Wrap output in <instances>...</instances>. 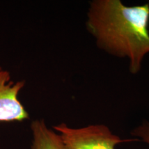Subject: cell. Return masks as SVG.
Returning <instances> with one entry per match:
<instances>
[{
  "instance_id": "6da1fadb",
  "label": "cell",
  "mask_w": 149,
  "mask_h": 149,
  "mask_svg": "<svg viewBox=\"0 0 149 149\" xmlns=\"http://www.w3.org/2000/svg\"><path fill=\"white\" fill-rule=\"evenodd\" d=\"M149 4L127 6L120 0H94L87 13L86 28L102 50L129 61L137 73L149 53Z\"/></svg>"
},
{
  "instance_id": "7a4b0ae2",
  "label": "cell",
  "mask_w": 149,
  "mask_h": 149,
  "mask_svg": "<svg viewBox=\"0 0 149 149\" xmlns=\"http://www.w3.org/2000/svg\"><path fill=\"white\" fill-rule=\"evenodd\" d=\"M59 133L65 149H115L122 140L107 126L93 124L82 128H71L66 124L54 126Z\"/></svg>"
},
{
  "instance_id": "3957f363",
  "label": "cell",
  "mask_w": 149,
  "mask_h": 149,
  "mask_svg": "<svg viewBox=\"0 0 149 149\" xmlns=\"http://www.w3.org/2000/svg\"><path fill=\"white\" fill-rule=\"evenodd\" d=\"M24 85V81H13L10 73L0 66V122H22L29 118L18 98Z\"/></svg>"
},
{
  "instance_id": "277c9868",
  "label": "cell",
  "mask_w": 149,
  "mask_h": 149,
  "mask_svg": "<svg viewBox=\"0 0 149 149\" xmlns=\"http://www.w3.org/2000/svg\"><path fill=\"white\" fill-rule=\"evenodd\" d=\"M33 142L31 149H65L59 134L50 129L43 120H36L31 124Z\"/></svg>"
},
{
  "instance_id": "5b68a950",
  "label": "cell",
  "mask_w": 149,
  "mask_h": 149,
  "mask_svg": "<svg viewBox=\"0 0 149 149\" xmlns=\"http://www.w3.org/2000/svg\"><path fill=\"white\" fill-rule=\"evenodd\" d=\"M133 134L135 136H139L141 139L149 144V122H145L135 130H134Z\"/></svg>"
}]
</instances>
